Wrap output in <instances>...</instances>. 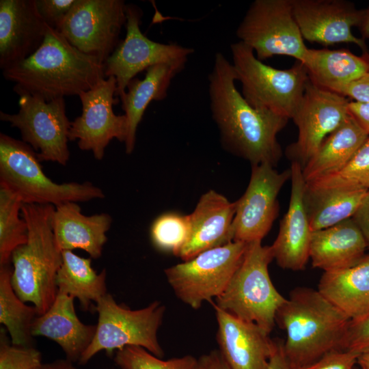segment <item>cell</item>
I'll return each mask as SVG.
<instances>
[{
    "label": "cell",
    "instance_id": "7a4b0ae2",
    "mask_svg": "<svg viewBox=\"0 0 369 369\" xmlns=\"http://www.w3.org/2000/svg\"><path fill=\"white\" fill-rule=\"evenodd\" d=\"M104 64L73 46L59 31L49 27L40 47L27 59L4 70L15 83L14 92L51 101L79 96L106 78Z\"/></svg>",
    "mask_w": 369,
    "mask_h": 369
},
{
    "label": "cell",
    "instance_id": "1f68e13d",
    "mask_svg": "<svg viewBox=\"0 0 369 369\" xmlns=\"http://www.w3.org/2000/svg\"><path fill=\"white\" fill-rule=\"evenodd\" d=\"M23 202L7 187L0 185V266L10 264L13 251L28 241V228L19 216Z\"/></svg>",
    "mask_w": 369,
    "mask_h": 369
},
{
    "label": "cell",
    "instance_id": "f6af8a7d",
    "mask_svg": "<svg viewBox=\"0 0 369 369\" xmlns=\"http://www.w3.org/2000/svg\"><path fill=\"white\" fill-rule=\"evenodd\" d=\"M361 38L364 40L369 39V5L362 9L361 16L357 25Z\"/></svg>",
    "mask_w": 369,
    "mask_h": 369
},
{
    "label": "cell",
    "instance_id": "74e56055",
    "mask_svg": "<svg viewBox=\"0 0 369 369\" xmlns=\"http://www.w3.org/2000/svg\"><path fill=\"white\" fill-rule=\"evenodd\" d=\"M76 0H35L37 10L51 28L59 30Z\"/></svg>",
    "mask_w": 369,
    "mask_h": 369
},
{
    "label": "cell",
    "instance_id": "f35d334b",
    "mask_svg": "<svg viewBox=\"0 0 369 369\" xmlns=\"http://www.w3.org/2000/svg\"><path fill=\"white\" fill-rule=\"evenodd\" d=\"M359 355L353 351L333 349L312 364L295 369H354Z\"/></svg>",
    "mask_w": 369,
    "mask_h": 369
},
{
    "label": "cell",
    "instance_id": "8fae6325",
    "mask_svg": "<svg viewBox=\"0 0 369 369\" xmlns=\"http://www.w3.org/2000/svg\"><path fill=\"white\" fill-rule=\"evenodd\" d=\"M18 113L0 111V120L17 128L23 141L37 153L39 160L66 165L70 159L68 146L71 122L66 113L64 98L51 101L20 93Z\"/></svg>",
    "mask_w": 369,
    "mask_h": 369
},
{
    "label": "cell",
    "instance_id": "c3c4849f",
    "mask_svg": "<svg viewBox=\"0 0 369 369\" xmlns=\"http://www.w3.org/2000/svg\"><path fill=\"white\" fill-rule=\"evenodd\" d=\"M41 367H42V366H40V367H38V368H36V369H41Z\"/></svg>",
    "mask_w": 369,
    "mask_h": 369
},
{
    "label": "cell",
    "instance_id": "52a82bcc",
    "mask_svg": "<svg viewBox=\"0 0 369 369\" xmlns=\"http://www.w3.org/2000/svg\"><path fill=\"white\" fill-rule=\"evenodd\" d=\"M230 51L236 79L247 102L255 109L292 119L310 80L305 66L298 61L285 70L266 65L240 41L232 44Z\"/></svg>",
    "mask_w": 369,
    "mask_h": 369
},
{
    "label": "cell",
    "instance_id": "d6986e66",
    "mask_svg": "<svg viewBox=\"0 0 369 369\" xmlns=\"http://www.w3.org/2000/svg\"><path fill=\"white\" fill-rule=\"evenodd\" d=\"M48 28L35 0H1L0 68L4 70L31 55Z\"/></svg>",
    "mask_w": 369,
    "mask_h": 369
},
{
    "label": "cell",
    "instance_id": "f546056e",
    "mask_svg": "<svg viewBox=\"0 0 369 369\" xmlns=\"http://www.w3.org/2000/svg\"><path fill=\"white\" fill-rule=\"evenodd\" d=\"M368 190L317 189L305 184L304 203L312 232L351 218Z\"/></svg>",
    "mask_w": 369,
    "mask_h": 369
},
{
    "label": "cell",
    "instance_id": "e0dca14e",
    "mask_svg": "<svg viewBox=\"0 0 369 369\" xmlns=\"http://www.w3.org/2000/svg\"><path fill=\"white\" fill-rule=\"evenodd\" d=\"M292 12L304 40L325 46L353 43L362 54L369 53L365 40L355 37L362 9L346 0H292Z\"/></svg>",
    "mask_w": 369,
    "mask_h": 369
},
{
    "label": "cell",
    "instance_id": "4fadbf2b",
    "mask_svg": "<svg viewBox=\"0 0 369 369\" xmlns=\"http://www.w3.org/2000/svg\"><path fill=\"white\" fill-rule=\"evenodd\" d=\"M346 97L318 87L310 80L292 120L298 128L296 141L285 154L302 169L316 153L324 139L348 117Z\"/></svg>",
    "mask_w": 369,
    "mask_h": 369
},
{
    "label": "cell",
    "instance_id": "7c38bea8",
    "mask_svg": "<svg viewBox=\"0 0 369 369\" xmlns=\"http://www.w3.org/2000/svg\"><path fill=\"white\" fill-rule=\"evenodd\" d=\"M126 24L123 0H76L58 31L78 50L104 64L120 42Z\"/></svg>",
    "mask_w": 369,
    "mask_h": 369
},
{
    "label": "cell",
    "instance_id": "681fc988",
    "mask_svg": "<svg viewBox=\"0 0 369 369\" xmlns=\"http://www.w3.org/2000/svg\"><path fill=\"white\" fill-rule=\"evenodd\" d=\"M354 369H357V368H355ZM360 369H361V368H360Z\"/></svg>",
    "mask_w": 369,
    "mask_h": 369
},
{
    "label": "cell",
    "instance_id": "44dd1931",
    "mask_svg": "<svg viewBox=\"0 0 369 369\" xmlns=\"http://www.w3.org/2000/svg\"><path fill=\"white\" fill-rule=\"evenodd\" d=\"M236 202L210 190L203 194L189 215L191 234L178 257L189 260L199 254L232 242L231 228Z\"/></svg>",
    "mask_w": 369,
    "mask_h": 369
},
{
    "label": "cell",
    "instance_id": "d6a6232c",
    "mask_svg": "<svg viewBox=\"0 0 369 369\" xmlns=\"http://www.w3.org/2000/svg\"><path fill=\"white\" fill-rule=\"evenodd\" d=\"M312 189L369 190V136L351 161L340 171L306 182Z\"/></svg>",
    "mask_w": 369,
    "mask_h": 369
},
{
    "label": "cell",
    "instance_id": "ab89813d",
    "mask_svg": "<svg viewBox=\"0 0 369 369\" xmlns=\"http://www.w3.org/2000/svg\"><path fill=\"white\" fill-rule=\"evenodd\" d=\"M333 92L350 97L353 101L369 103V70L357 79L338 87Z\"/></svg>",
    "mask_w": 369,
    "mask_h": 369
},
{
    "label": "cell",
    "instance_id": "603a6c76",
    "mask_svg": "<svg viewBox=\"0 0 369 369\" xmlns=\"http://www.w3.org/2000/svg\"><path fill=\"white\" fill-rule=\"evenodd\" d=\"M111 222L107 213L84 215L76 202H68L55 207L51 226L61 251L80 249L96 259L102 256Z\"/></svg>",
    "mask_w": 369,
    "mask_h": 369
},
{
    "label": "cell",
    "instance_id": "83f0119b",
    "mask_svg": "<svg viewBox=\"0 0 369 369\" xmlns=\"http://www.w3.org/2000/svg\"><path fill=\"white\" fill-rule=\"evenodd\" d=\"M302 64L312 83L334 92L369 70V53L358 56L346 49H308Z\"/></svg>",
    "mask_w": 369,
    "mask_h": 369
},
{
    "label": "cell",
    "instance_id": "e575fe53",
    "mask_svg": "<svg viewBox=\"0 0 369 369\" xmlns=\"http://www.w3.org/2000/svg\"><path fill=\"white\" fill-rule=\"evenodd\" d=\"M114 361L120 369H196L197 359L187 355L163 360L141 346H128L116 351Z\"/></svg>",
    "mask_w": 369,
    "mask_h": 369
},
{
    "label": "cell",
    "instance_id": "9a60e30c",
    "mask_svg": "<svg viewBox=\"0 0 369 369\" xmlns=\"http://www.w3.org/2000/svg\"><path fill=\"white\" fill-rule=\"evenodd\" d=\"M291 175L290 167L279 172L268 163L251 166L246 191L236 201V213L231 228L232 241L245 243L262 241L278 215L277 197Z\"/></svg>",
    "mask_w": 369,
    "mask_h": 369
},
{
    "label": "cell",
    "instance_id": "f1b7e54d",
    "mask_svg": "<svg viewBox=\"0 0 369 369\" xmlns=\"http://www.w3.org/2000/svg\"><path fill=\"white\" fill-rule=\"evenodd\" d=\"M62 253V262L56 277L57 292L77 299L84 311L94 310L97 302L107 294L106 270L97 273L91 258L70 250Z\"/></svg>",
    "mask_w": 369,
    "mask_h": 369
},
{
    "label": "cell",
    "instance_id": "ffe728a7",
    "mask_svg": "<svg viewBox=\"0 0 369 369\" xmlns=\"http://www.w3.org/2000/svg\"><path fill=\"white\" fill-rule=\"evenodd\" d=\"M291 193L288 210L280 221L276 239L271 245L274 259L282 269L301 271L310 258L312 230L304 203L306 182L302 167L292 162Z\"/></svg>",
    "mask_w": 369,
    "mask_h": 369
},
{
    "label": "cell",
    "instance_id": "2e32d148",
    "mask_svg": "<svg viewBox=\"0 0 369 369\" xmlns=\"http://www.w3.org/2000/svg\"><path fill=\"white\" fill-rule=\"evenodd\" d=\"M115 77L100 80L79 97L82 113L71 122L69 141L77 140L81 150L92 151L94 158L102 160L106 147L113 139L125 142L128 124L126 115H116L113 106L118 102Z\"/></svg>",
    "mask_w": 369,
    "mask_h": 369
},
{
    "label": "cell",
    "instance_id": "ba28073f",
    "mask_svg": "<svg viewBox=\"0 0 369 369\" xmlns=\"http://www.w3.org/2000/svg\"><path fill=\"white\" fill-rule=\"evenodd\" d=\"M94 310L98 314L96 333L80 358V364H85L100 351L113 355L115 351L128 346H141L159 358L164 356L157 334L165 306L159 301L131 310L107 293L97 302Z\"/></svg>",
    "mask_w": 369,
    "mask_h": 369
},
{
    "label": "cell",
    "instance_id": "3957f363",
    "mask_svg": "<svg viewBox=\"0 0 369 369\" xmlns=\"http://www.w3.org/2000/svg\"><path fill=\"white\" fill-rule=\"evenodd\" d=\"M350 320L318 290L307 287L294 288L275 316V323L286 332L283 348L295 368L340 349Z\"/></svg>",
    "mask_w": 369,
    "mask_h": 369
},
{
    "label": "cell",
    "instance_id": "30bf717a",
    "mask_svg": "<svg viewBox=\"0 0 369 369\" xmlns=\"http://www.w3.org/2000/svg\"><path fill=\"white\" fill-rule=\"evenodd\" d=\"M236 33L260 61L279 55L302 63L308 49L293 16L292 0H255Z\"/></svg>",
    "mask_w": 369,
    "mask_h": 369
},
{
    "label": "cell",
    "instance_id": "277c9868",
    "mask_svg": "<svg viewBox=\"0 0 369 369\" xmlns=\"http://www.w3.org/2000/svg\"><path fill=\"white\" fill-rule=\"evenodd\" d=\"M54 210L51 204H22L28 241L11 257L12 288L23 301L32 303L38 315L46 312L55 299L56 277L62 262L51 226Z\"/></svg>",
    "mask_w": 369,
    "mask_h": 369
},
{
    "label": "cell",
    "instance_id": "6da1fadb",
    "mask_svg": "<svg viewBox=\"0 0 369 369\" xmlns=\"http://www.w3.org/2000/svg\"><path fill=\"white\" fill-rule=\"evenodd\" d=\"M208 81L211 115L223 146L251 166L275 167L282 156L277 135L288 119L251 106L236 89L232 62L221 52L215 55Z\"/></svg>",
    "mask_w": 369,
    "mask_h": 369
},
{
    "label": "cell",
    "instance_id": "5bb4252c",
    "mask_svg": "<svg viewBox=\"0 0 369 369\" xmlns=\"http://www.w3.org/2000/svg\"><path fill=\"white\" fill-rule=\"evenodd\" d=\"M142 16L139 7L126 4L125 38L104 63L105 77H115V96L120 98L138 73L159 64L188 58L194 53L193 49L176 43L163 44L149 39L140 29Z\"/></svg>",
    "mask_w": 369,
    "mask_h": 369
},
{
    "label": "cell",
    "instance_id": "8d00e7d4",
    "mask_svg": "<svg viewBox=\"0 0 369 369\" xmlns=\"http://www.w3.org/2000/svg\"><path fill=\"white\" fill-rule=\"evenodd\" d=\"M340 349L359 354L369 350V315L358 320H350Z\"/></svg>",
    "mask_w": 369,
    "mask_h": 369
},
{
    "label": "cell",
    "instance_id": "ac0fdd59",
    "mask_svg": "<svg viewBox=\"0 0 369 369\" xmlns=\"http://www.w3.org/2000/svg\"><path fill=\"white\" fill-rule=\"evenodd\" d=\"M213 305L218 325L219 351L230 369H269L275 344L269 333L254 323Z\"/></svg>",
    "mask_w": 369,
    "mask_h": 369
},
{
    "label": "cell",
    "instance_id": "ee69618b",
    "mask_svg": "<svg viewBox=\"0 0 369 369\" xmlns=\"http://www.w3.org/2000/svg\"><path fill=\"white\" fill-rule=\"evenodd\" d=\"M275 348L271 355L269 369H295L285 355L283 343L275 341Z\"/></svg>",
    "mask_w": 369,
    "mask_h": 369
},
{
    "label": "cell",
    "instance_id": "60d3db41",
    "mask_svg": "<svg viewBox=\"0 0 369 369\" xmlns=\"http://www.w3.org/2000/svg\"><path fill=\"white\" fill-rule=\"evenodd\" d=\"M351 218L361 231L369 248V190Z\"/></svg>",
    "mask_w": 369,
    "mask_h": 369
},
{
    "label": "cell",
    "instance_id": "d590c367",
    "mask_svg": "<svg viewBox=\"0 0 369 369\" xmlns=\"http://www.w3.org/2000/svg\"><path fill=\"white\" fill-rule=\"evenodd\" d=\"M42 365L39 351L9 342L4 328L0 331V369H36Z\"/></svg>",
    "mask_w": 369,
    "mask_h": 369
},
{
    "label": "cell",
    "instance_id": "7dc6e473",
    "mask_svg": "<svg viewBox=\"0 0 369 369\" xmlns=\"http://www.w3.org/2000/svg\"><path fill=\"white\" fill-rule=\"evenodd\" d=\"M357 365L361 369H369V350L359 355Z\"/></svg>",
    "mask_w": 369,
    "mask_h": 369
},
{
    "label": "cell",
    "instance_id": "836d02e7",
    "mask_svg": "<svg viewBox=\"0 0 369 369\" xmlns=\"http://www.w3.org/2000/svg\"><path fill=\"white\" fill-rule=\"evenodd\" d=\"M191 234L189 215L165 213L155 219L150 227V240L159 251L178 256Z\"/></svg>",
    "mask_w": 369,
    "mask_h": 369
},
{
    "label": "cell",
    "instance_id": "8992f818",
    "mask_svg": "<svg viewBox=\"0 0 369 369\" xmlns=\"http://www.w3.org/2000/svg\"><path fill=\"white\" fill-rule=\"evenodd\" d=\"M33 149L23 141L0 133V185L16 193L23 204H51L103 198L91 182L57 184L47 177Z\"/></svg>",
    "mask_w": 369,
    "mask_h": 369
},
{
    "label": "cell",
    "instance_id": "9c48e42d",
    "mask_svg": "<svg viewBox=\"0 0 369 369\" xmlns=\"http://www.w3.org/2000/svg\"><path fill=\"white\" fill-rule=\"evenodd\" d=\"M247 243L232 241L204 251L165 270L176 296L193 309L212 303L226 288L243 259Z\"/></svg>",
    "mask_w": 369,
    "mask_h": 369
},
{
    "label": "cell",
    "instance_id": "484cf974",
    "mask_svg": "<svg viewBox=\"0 0 369 369\" xmlns=\"http://www.w3.org/2000/svg\"><path fill=\"white\" fill-rule=\"evenodd\" d=\"M318 291L351 320L369 315V255L351 267L325 271Z\"/></svg>",
    "mask_w": 369,
    "mask_h": 369
},
{
    "label": "cell",
    "instance_id": "7bdbcfd3",
    "mask_svg": "<svg viewBox=\"0 0 369 369\" xmlns=\"http://www.w3.org/2000/svg\"><path fill=\"white\" fill-rule=\"evenodd\" d=\"M196 369H230L219 350H213L197 359Z\"/></svg>",
    "mask_w": 369,
    "mask_h": 369
},
{
    "label": "cell",
    "instance_id": "7402d4cb",
    "mask_svg": "<svg viewBox=\"0 0 369 369\" xmlns=\"http://www.w3.org/2000/svg\"><path fill=\"white\" fill-rule=\"evenodd\" d=\"M74 300L73 297L57 292L48 310L35 318L31 334L54 341L62 348L67 359L79 362L94 338L96 326L80 320Z\"/></svg>",
    "mask_w": 369,
    "mask_h": 369
},
{
    "label": "cell",
    "instance_id": "4dcf8cb0",
    "mask_svg": "<svg viewBox=\"0 0 369 369\" xmlns=\"http://www.w3.org/2000/svg\"><path fill=\"white\" fill-rule=\"evenodd\" d=\"M12 268L0 266V323L14 345L31 346L32 324L38 316L36 308L25 304L15 293L11 283Z\"/></svg>",
    "mask_w": 369,
    "mask_h": 369
},
{
    "label": "cell",
    "instance_id": "cb8c5ba5",
    "mask_svg": "<svg viewBox=\"0 0 369 369\" xmlns=\"http://www.w3.org/2000/svg\"><path fill=\"white\" fill-rule=\"evenodd\" d=\"M187 60L182 58L151 66L146 70L144 79L134 78L128 84L120 97L128 124L124 142L128 154L135 149L137 126L147 107L152 101H161L167 96L171 82L184 68Z\"/></svg>",
    "mask_w": 369,
    "mask_h": 369
},
{
    "label": "cell",
    "instance_id": "5b68a950",
    "mask_svg": "<svg viewBox=\"0 0 369 369\" xmlns=\"http://www.w3.org/2000/svg\"><path fill=\"white\" fill-rule=\"evenodd\" d=\"M273 260L271 246H263L262 241L247 243L239 266L225 290L215 299V303H212L270 333L276 312L286 299L269 276V265Z\"/></svg>",
    "mask_w": 369,
    "mask_h": 369
},
{
    "label": "cell",
    "instance_id": "d4e9b609",
    "mask_svg": "<svg viewBox=\"0 0 369 369\" xmlns=\"http://www.w3.org/2000/svg\"><path fill=\"white\" fill-rule=\"evenodd\" d=\"M366 241L352 218L312 232L310 258L313 267L325 271L357 264L366 255Z\"/></svg>",
    "mask_w": 369,
    "mask_h": 369
},
{
    "label": "cell",
    "instance_id": "bcb514c9",
    "mask_svg": "<svg viewBox=\"0 0 369 369\" xmlns=\"http://www.w3.org/2000/svg\"><path fill=\"white\" fill-rule=\"evenodd\" d=\"M41 369H77L73 362L68 359H57L51 363L42 364Z\"/></svg>",
    "mask_w": 369,
    "mask_h": 369
},
{
    "label": "cell",
    "instance_id": "4316f807",
    "mask_svg": "<svg viewBox=\"0 0 369 369\" xmlns=\"http://www.w3.org/2000/svg\"><path fill=\"white\" fill-rule=\"evenodd\" d=\"M368 136L349 114L345 121L324 139L302 169L305 182L340 171L351 161Z\"/></svg>",
    "mask_w": 369,
    "mask_h": 369
},
{
    "label": "cell",
    "instance_id": "b9f144b4",
    "mask_svg": "<svg viewBox=\"0 0 369 369\" xmlns=\"http://www.w3.org/2000/svg\"><path fill=\"white\" fill-rule=\"evenodd\" d=\"M349 114L369 135V103L350 101Z\"/></svg>",
    "mask_w": 369,
    "mask_h": 369
}]
</instances>
